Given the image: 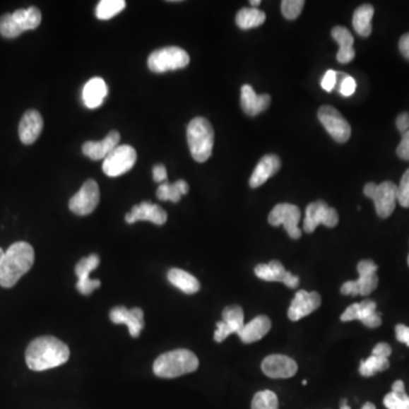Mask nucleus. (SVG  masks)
<instances>
[{
    "instance_id": "obj_24",
    "label": "nucleus",
    "mask_w": 409,
    "mask_h": 409,
    "mask_svg": "<svg viewBox=\"0 0 409 409\" xmlns=\"http://www.w3.org/2000/svg\"><path fill=\"white\" fill-rule=\"evenodd\" d=\"M170 283L186 295H194L201 289V283L195 276L180 268H172L167 273Z\"/></svg>"
},
{
    "instance_id": "obj_29",
    "label": "nucleus",
    "mask_w": 409,
    "mask_h": 409,
    "mask_svg": "<svg viewBox=\"0 0 409 409\" xmlns=\"http://www.w3.org/2000/svg\"><path fill=\"white\" fill-rule=\"evenodd\" d=\"M384 403L388 409H409V396L405 391L403 381H396L392 391L384 397Z\"/></svg>"
},
{
    "instance_id": "obj_32",
    "label": "nucleus",
    "mask_w": 409,
    "mask_h": 409,
    "mask_svg": "<svg viewBox=\"0 0 409 409\" xmlns=\"http://www.w3.org/2000/svg\"><path fill=\"white\" fill-rule=\"evenodd\" d=\"M126 6L124 0H102L96 8V16L99 20H111L122 12Z\"/></svg>"
},
{
    "instance_id": "obj_25",
    "label": "nucleus",
    "mask_w": 409,
    "mask_h": 409,
    "mask_svg": "<svg viewBox=\"0 0 409 409\" xmlns=\"http://www.w3.org/2000/svg\"><path fill=\"white\" fill-rule=\"evenodd\" d=\"M374 15V8L369 4H365L362 6L358 7L355 11L354 16H352V26H354L355 31L360 35V37H369L372 32V18Z\"/></svg>"
},
{
    "instance_id": "obj_47",
    "label": "nucleus",
    "mask_w": 409,
    "mask_h": 409,
    "mask_svg": "<svg viewBox=\"0 0 409 409\" xmlns=\"http://www.w3.org/2000/svg\"><path fill=\"white\" fill-rule=\"evenodd\" d=\"M153 177L156 182L165 183L167 180V172H166L165 166L162 164H157L153 169Z\"/></svg>"
},
{
    "instance_id": "obj_33",
    "label": "nucleus",
    "mask_w": 409,
    "mask_h": 409,
    "mask_svg": "<svg viewBox=\"0 0 409 409\" xmlns=\"http://www.w3.org/2000/svg\"><path fill=\"white\" fill-rule=\"evenodd\" d=\"M389 367L388 358L377 357L372 355L371 357L360 362V373L365 377H373L379 372L386 371Z\"/></svg>"
},
{
    "instance_id": "obj_58",
    "label": "nucleus",
    "mask_w": 409,
    "mask_h": 409,
    "mask_svg": "<svg viewBox=\"0 0 409 409\" xmlns=\"http://www.w3.org/2000/svg\"><path fill=\"white\" fill-rule=\"evenodd\" d=\"M408 265H409V256H408Z\"/></svg>"
},
{
    "instance_id": "obj_10",
    "label": "nucleus",
    "mask_w": 409,
    "mask_h": 409,
    "mask_svg": "<svg viewBox=\"0 0 409 409\" xmlns=\"http://www.w3.org/2000/svg\"><path fill=\"white\" fill-rule=\"evenodd\" d=\"M100 201V191H99L98 183L95 180H87L83 183L81 189L73 196L69 203L71 212L78 216H85L98 206Z\"/></svg>"
},
{
    "instance_id": "obj_48",
    "label": "nucleus",
    "mask_w": 409,
    "mask_h": 409,
    "mask_svg": "<svg viewBox=\"0 0 409 409\" xmlns=\"http://www.w3.org/2000/svg\"><path fill=\"white\" fill-rule=\"evenodd\" d=\"M341 293L345 296H358L360 292H358L356 281H347L343 283V287H341Z\"/></svg>"
},
{
    "instance_id": "obj_1",
    "label": "nucleus",
    "mask_w": 409,
    "mask_h": 409,
    "mask_svg": "<svg viewBox=\"0 0 409 409\" xmlns=\"http://www.w3.org/2000/svg\"><path fill=\"white\" fill-rule=\"evenodd\" d=\"M70 358V349L55 337L37 338L25 351L26 364L35 372L55 369L66 363Z\"/></svg>"
},
{
    "instance_id": "obj_41",
    "label": "nucleus",
    "mask_w": 409,
    "mask_h": 409,
    "mask_svg": "<svg viewBox=\"0 0 409 409\" xmlns=\"http://www.w3.org/2000/svg\"><path fill=\"white\" fill-rule=\"evenodd\" d=\"M216 331H215L214 339L216 343H222L224 340L229 337L230 334H233L232 328H230L227 323L218 322L216 324Z\"/></svg>"
},
{
    "instance_id": "obj_28",
    "label": "nucleus",
    "mask_w": 409,
    "mask_h": 409,
    "mask_svg": "<svg viewBox=\"0 0 409 409\" xmlns=\"http://www.w3.org/2000/svg\"><path fill=\"white\" fill-rule=\"evenodd\" d=\"M375 312H377V304L372 300H364L360 304L349 306L345 313L341 315V321L349 322V321L358 319L360 322H363L364 319L371 316L372 314H374Z\"/></svg>"
},
{
    "instance_id": "obj_3",
    "label": "nucleus",
    "mask_w": 409,
    "mask_h": 409,
    "mask_svg": "<svg viewBox=\"0 0 409 409\" xmlns=\"http://www.w3.org/2000/svg\"><path fill=\"white\" fill-rule=\"evenodd\" d=\"M199 360L192 351L177 349L160 355L155 360L154 373L162 379H174L192 373L198 369Z\"/></svg>"
},
{
    "instance_id": "obj_35",
    "label": "nucleus",
    "mask_w": 409,
    "mask_h": 409,
    "mask_svg": "<svg viewBox=\"0 0 409 409\" xmlns=\"http://www.w3.org/2000/svg\"><path fill=\"white\" fill-rule=\"evenodd\" d=\"M251 409H279L278 396L271 390L257 392L251 403Z\"/></svg>"
},
{
    "instance_id": "obj_5",
    "label": "nucleus",
    "mask_w": 409,
    "mask_h": 409,
    "mask_svg": "<svg viewBox=\"0 0 409 409\" xmlns=\"http://www.w3.org/2000/svg\"><path fill=\"white\" fill-rule=\"evenodd\" d=\"M190 57L188 52L179 47H165L151 52L148 57V67L151 72L165 73L180 70L188 66Z\"/></svg>"
},
{
    "instance_id": "obj_45",
    "label": "nucleus",
    "mask_w": 409,
    "mask_h": 409,
    "mask_svg": "<svg viewBox=\"0 0 409 409\" xmlns=\"http://www.w3.org/2000/svg\"><path fill=\"white\" fill-rule=\"evenodd\" d=\"M396 338L399 343H405L409 347V328L406 325L398 324L396 326Z\"/></svg>"
},
{
    "instance_id": "obj_2",
    "label": "nucleus",
    "mask_w": 409,
    "mask_h": 409,
    "mask_svg": "<svg viewBox=\"0 0 409 409\" xmlns=\"http://www.w3.org/2000/svg\"><path fill=\"white\" fill-rule=\"evenodd\" d=\"M35 263V250L25 241L13 244L4 251L0 261V285L3 288L14 287L22 276L31 270Z\"/></svg>"
},
{
    "instance_id": "obj_26",
    "label": "nucleus",
    "mask_w": 409,
    "mask_h": 409,
    "mask_svg": "<svg viewBox=\"0 0 409 409\" xmlns=\"http://www.w3.org/2000/svg\"><path fill=\"white\" fill-rule=\"evenodd\" d=\"M189 191V184L184 180H179L173 183H162L157 189V198L162 201H172L179 203L183 195H186Z\"/></svg>"
},
{
    "instance_id": "obj_18",
    "label": "nucleus",
    "mask_w": 409,
    "mask_h": 409,
    "mask_svg": "<svg viewBox=\"0 0 409 409\" xmlns=\"http://www.w3.org/2000/svg\"><path fill=\"white\" fill-rule=\"evenodd\" d=\"M119 139H121V136H119V132L111 131L100 141H87L82 147V151L90 160H105L114 149L119 147Z\"/></svg>"
},
{
    "instance_id": "obj_39",
    "label": "nucleus",
    "mask_w": 409,
    "mask_h": 409,
    "mask_svg": "<svg viewBox=\"0 0 409 409\" xmlns=\"http://www.w3.org/2000/svg\"><path fill=\"white\" fill-rule=\"evenodd\" d=\"M398 203L405 208H409V169L405 172L398 186Z\"/></svg>"
},
{
    "instance_id": "obj_40",
    "label": "nucleus",
    "mask_w": 409,
    "mask_h": 409,
    "mask_svg": "<svg viewBox=\"0 0 409 409\" xmlns=\"http://www.w3.org/2000/svg\"><path fill=\"white\" fill-rule=\"evenodd\" d=\"M356 88L357 83L355 81V78L350 76H345L340 82L339 91L343 97H350L354 95Z\"/></svg>"
},
{
    "instance_id": "obj_13",
    "label": "nucleus",
    "mask_w": 409,
    "mask_h": 409,
    "mask_svg": "<svg viewBox=\"0 0 409 409\" xmlns=\"http://www.w3.org/2000/svg\"><path fill=\"white\" fill-rule=\"evenodd\" d=\"M111 321L115 324H124L129 328V332L132 338H138L145 328V319L141 308L128 309L123 306H117L109 313Z\"/></svg>"
},
{
    "instance_id": "obj_31",
    "label": "nucleus",
    "mask_w": 409,
    "mask_h": 409,
    "mask_svg": "<svg viewBox=\"0 0 409 409\" xmlns=\"http://www.w3.org/2000/svg\"><path fill=\"white\" fill-rule=\"evenodd\" d=\"M268 266L271 270L270 282H282L291 289L298 287V276L293 275L292 273L285 271V266L279 261H271Z\"/></svg>"
},
{
    "instance_id": "obj_52",
    "label": "nucleus",
    "mask_w": 409,
    "mask_h": 409,
    "mask_svg": "<svg viewBox=\"0 0 409 409\" xmlns=\"http://www.w3.org/2000/svg\"><path fill=\"white\" fill-rule=\"evenodd\" d=\"M377 184H375V183L373 182H369L367 183V184H366L365 186H364V195L366 196V197H369V198H373V196H374L375 194V190H377Z\"/></svg>"
},
{
    "instance_id": "obj_30",
    "label": "nucleus",
    "mask_w": 409,
    "mask_h": 409,
    "mask_svg": "<svg viewBox=\"0 0 409 409\" xmlns=\"http://www.w3.org/2000/svg\"><path fill=\"white\" fill-rule=\"evenodd\" d=\"M13 18L18 22L20 29L23 31L28 30H35L40 25L41 12L37 7H29L26 9H18L16 12L13 13Z\"/></svg>"
},
{
    "instance_id": "obj_11",
    "label": "nucleus",
    "mask_w": 409,
    "mask_h": 409,
    "mask_svg": "<svg viewBox=\"0 0 409 409\" xmlns=\"http://www.w3.org/2000/svg\"><path fill=\"white\" fill-rule=\"evenodd\" d=\"M100 264V259L99 256L96 254L89 255L81 261H78L76 266V274L78 276V282H76V289L78 292L89 296L93 291L96 290L97 288L100 287V281L98 280H93L90 278V273L93 270H96L98 265Z\"/></svg>"
},
{
    "instance_id": "obj_19",
    "label": "nucleus",
    "mask_w": 409,
    "mask_h": 409,
    "mask_svg": "<svg viewBox=\"0 0 409 409\" xmlns=\"http://www.w3.org/2000/svg\"><path fill=\"white\" fill-rule=\"evenodd\" d=\"M281 169V160L276 155L268 154L261 157L259 164L256 165L253 174L250 177L249 186L251 188H259L264 184L271 177L276 174Z\"/></svg>"
},
{
    "instance_id": "obj_8",
    "label": "nucleus",
    "mask_w": 409,
    "mask_h": 409,
    "mask_svg": "<svg viewBox=\"0 0 409 409\" xmlns=\"http://www.w3.org/2000/svg\"><path fill=\"white\" fill-rule=\"evenodd\" d=\"M302 214L300 209L292 203H279L268 215V223L273 227L283 225L291 239H299L302 231L298 227Z\"/></svg>"
},
{
    "instance_id": "obj_42",
    "label": "nucleus",
    "mask_w": 409,
    "mask_h": 409,
    "mask_svg": "<svg viewBox=\"0 0 409 409\" xmlns=\"http://www.w3.org/2000/svg\"><path fill=\"white\" fill-rule=\"evenodd\" d=\"M336 85H337V72H334V71L332 70L328 71V72L325 73L324 76H323L321 85H322L325 91L332 93Z\"/></svg>"
},
{
    "instance_id": "obj_51",
    "label": "nucleus",
    "mask_w": 409,
    "mask_h": 409,
    "mask_svg": "<svg viewBox=\"0 0 409 409\" xmlns=\"http://www.w3.org/2000/svg\"><path fill=\"white\" fill-rule=\"evenodd\" d=\"M399 50L401 55L409 61V32L403 35L399 40Z\"/></svg>"
},
{
    "instance_id": "obj_9",
    "label": "nucleus",
    "mask_w": 409,
    "mask_h": 409,
    "mask_svg": "<svg viewBox=\"0 0 409 409\" xmlns=\"http://www.w3.org/2000/svg\"><path fill=\"white\" fill-rule=\"evenodd\" d=\"M339 223V215L337 211L328 206L323 201H314L306 208V218L304 220V230L307 233H313L319 224L325 227H337Z\"/></svg>"
},
{
    "instance_id": "obj_20",
    "label": "nucleus",
    "mask_w": 409,
    "mask_h": 409,
    "mask_svg": "<svg viewBox=\"0 0 409 409\" xmlns=\"http://www.w3.org/2000/svg\"><path fill=\"white\" fill-rule=\"evenodd\" d=\"M240 102L244 113L249 117H256L261 112L266 111L271 104V97L267 93L259 96L251 85H244L241 88Z\"/></svg>"
},
{
    "instance_id": "obj_43",
    "label": "nucleus",
    "mask_w": 409,
    "mask_h": 409,
    "mask_svg": "<svg viewBox=\"0 0 409 409\" xmlns=\"http://www.w3.org/2000/svg\"><path fill=\"white\" fill-rule=\"evenodd\" d=\"M401 141L397 147L398 157L401 160H409V130L403 132Z\"/></svg>"
},
{
    "instance_id": "obj_46",
    "label": "nucleus",
    "mask_w": 409,
    "mask_h": 409,
    "mask_svg": "<svg viewBox=\"0 0 409 409\" xmlns=\"http://www.w3.org/2000/svg\"><path fill=\"white\" fill-rule=\"evenodd\" d=\"M372 355L377 356V357L388 358L391 355V347L386 343H379V345H375Z\"/></svg>"
},
{
    "instance_id": "obj_27",
    "label": "nucleus",
    "mask_w": 409,
    "mask_h": 409,
    "mask_svg": "<svg viewBox=\"0 0 409 409\" xmlns=\"http://www.w3.org/2000/svg\"><path fill=\"white\" fill-rule=\"evenodd\" d=\"M266 20V15L259 8H242L235 16V23L241 30H249L261 26Z\"/></svg>"
},
{
    "instance_id": "obj_50",
    "label": "nucleus",
    "mask_w": 409,
    "mask_h": 409,
    "mask_svg": "<svg viewBox=\"0 0 409 409\" xmlns=\"http://www.w3.org/2000/svg\"><path fill=\"white\" fill-rule=\"evenodd\" d=\"M362 323H363L365 326H367V328H379V326L381 325V323H382V319H381L380 314L375 312L374 314H372L371 316L364 319L363 322Z\"/></svg>"
},
{
    "instance_id": "obj_49",
    "label": "nucleus",
    "mask_w": 409,
    "mask_h": 409,
    "mask_svg": "<svg viewBox=\"0 0 409 409\" xmlns=\"http://www.w3.org/2000/svg\"><path fill=\"white\" fill-rule=\"evenodd\" d=\"M396 125H397L398 130L401 131V134L406 132L409 130V113H401L399 117H397V121H396Z\"/></svg>"
},
{
    "instance_id": "obj_37",
    "label": "nucleus",
    "mask_w": 409,
    "mask_h": 409,
    "mask_svg": "<svg viewBox=\"0 0 409 409\" xmlns=\"http://www.w3.org/2000/svg\"><path fill=\"white\" fill-rule=\"evenodd\" d=\"M304 5V0H283L281 3L282 14L287 20H296L302 13Z\"/></svg>"
},
{
    "instance_id": "obj_53",
    "label": "nucleus",
    "mask_w": 409,
    "mask_h": 409,
    "mask_svg": "<svg viewBox=\"0 0 409 409\" xmlns=\"http://www.w3.org/2000/svg\"><path fill=\"white\" fill-rule=\"evenodd\" d=\"M261 0H251V1H250V5H251V6L254 7V8H256V7L259 6V5H261Z\"/></svg>"
},
{
    "instance_id": "obj_21",
    "label": "nucleus",
    "mask_w": 409,
    "mask_h": 409,
    "mask_svg": "<svg viewBox=\"0 0 409 409\" xmlns=\"http://www.w3.org/2000/svg\"><path fill=\"white\" fill-rule=\"evenodd\" d=\"M108 88L102 78H93L88 81L82 90V100L85 107L95 109L102 106L105 98L107 97Z\"/></svg>"
},
{
    "instance_id": "obj_34",
    "label": "nucleus",
    "mask_w": 409,
    "mask_h": 409,
    "mask_svg": "<svg viewBox=\"0 0 409 409\" xmlns=\"http://www.w3.org/2000/svg\"><path fill=\"white\" fill-rule=\"evenodd\" d=\"M223 322L227 323L232 328L233 333L238 334L244 325V311L240 306H229L222 314Z\"/></svg>"
},
{
    "instance_id": "obj_55",
    "label": "nucleus",
    "mask_w": 409,
    "mask_h": 409,
    "mask_svg": "<svg viewBox=\"0 0 409 409\" xmlns=\"http://www.w3.org/2000/svg\"><path fill=\"white\" fill-rule=\"evenodd\" d=\"M340 409H351L350 407L347 405V401H345V399L341 403V408Z\"/></svg>"
},
{
    "instance_id": "obj_44",
    "label": "nucleus",
    "mask_w": 409,
    "mask_h": 409,
    "mask_svg": "<svg viewBox=\"0 0 409 409\" xmlns=\"http://www.w3.org/2000/svg\"><path fill=\"white\" fill-rule=\"evenodd\" d=\"M357 271L360 275H373L377 274V265L374 261L366 259L358 263Z\"/></svg>"
},
{
    "instance_id": "obj_6",
    "label": "nucleus",
    "mask_w": 409,
    "mask_h": 409,
    "mask_svg": "<svg viewBox=\"0 0 409 409\" xmlns=\"http://www.w3.org/2000/svg\"><path fill=\"white\" fill-rule=\"evenodd\" d=\"M317 117L325 130L337 143H345L348 141L351 136L350 124L338 109L324 105L317 112Z\"/></svg>"
},
{
    "instance_id": "obj_4",
    "label": "nucleus",
    "mask_w": 409,
    "mask_h": 409,
    "mask_svg": "<svg viewBox=\"0 0 409 409\" xmlns=\"http://www.w3.org/2000/svg\"><path fill=\"white\" fill-rule=\"evenodd\" d=\"M186 138L189 149L196 162H203L209 160L214 147V129L208 119L195 117L190 121Z\"/></svg>"
},
{
    "instance_id": "obj_7",
    "label": "nucleus",
    "mask_w": 409,
    "mask_h": 409,
    "mask_svg": "<svg viewBox=\"0 0 409 409\" xmlns=\"http://www.w3.org/2000/svg\"><path fill=\"white\" fill-rule=\"evenodd\" d=\"M136 162V151L129 145L119 146L102 162V171L109 177H117L130 171Z\"/></svg>"
},
{
    "instance_id": "obj_56",
    "label": "nucleus",
    "mask_w": 409,
    "mask_h": 409,
    "mask_svg": "<svg viewBox=\"0 0 409 409\" xmlns=\"http://www.w3.org/2000/svg\"><path fill=\"white\" fill-rule=\"evenodd\" d=\"M3 255H4V250L1 249V248H0V261H1V259H3Z\"/></svg>"
},
{
    "instance_id": "obj_57",
    "label": "nucleus",
    "mask_w": 409,
    "mask_h": 409,
    "mask_svg": "<svg viewBox=\"0 0 409 409\" xmlns=\"http://www.w3.org/2000/svg\"><path fill=\"white\" fill-rule=\"evenodd\" d=\"M302 384H304V386H306V384H307V381L306 380L302 381Z\"/></svg>"
},
{
    "instance_id": "obj_54",
    "label": "nucleus",
    "mask_w": 409,
    "mask_h": 409,
    "mask_svg": "<svg viewBox=\"0 0 409 409\" xmlns=\"http://www.w3.org/2000/svg\"><path fill=\"white\" fill-rule=\"evenodd\" d=\"M362 409H377V408H375V406L374 405H373V403H366L365 405H364V406L362 407Z\"/></svg>"
},
{
    "instance_id": "obj_16",
    "label": "nucleus",
    "mask_w": 409,
    "mask_h": 409,
    "mask_svg": "<svg viewBox=\"0 0 409 409\" xmlns=\"http://www.w3.org/2000/svg\"><path fill=\"white\" fill-rule=\"evenodd\" d=\"M125 221L129 224H134L138 221H149L156 225H164L167 221V214L156 203L143 201L132 207L131 212L125 215Z\"/></svg>"
},
{
    "instance_id": "obj_36",
    "label": "nucleus",
    "mask_w": 409,
    "mask_h": 409,
    "mask_svg": "<svg viewBox=\"0 0 409 409\" xmlns=\"http://www.w3.org/2000/svg\"><path fill=\"white\" fill-rule=\"evenodd\" d=\"M23 32V30L20 29L18 22L13 18V14H4L0 18V35H3L4 38H16Z\"/></svg>"
},
{
    "instance_id": "obj_23",
    "label": "nucleus",
    "mask_w": 409,
    "mask_h": 409,
    "mask_svg": "<svg viewBox=\"0 0 409 409\" xmlns=\"http://www.w3.org/2000/svg\"><path fill=\"white\" fill-rule=\"evenodd\" d=\"M332 38L337 41L340 46L338 52L337 59L341 64H348L356 56L352 45H354V37L349 32L348 29L343 26H336L332 29Z\"/></svg>"
},
{
    "instance_id": "obj_22",
    "label": "nucleus",
    "mask_w": 409,
    "mask_h": 409,
    "mask_svg": "<svg viewBox=\"0 0 409 409\" xmlns=\"http://www.w3.org/2000/svg\"><path fill=\"white\" fill-rule=\"evenodd\" d=\"M271 328H272L271 319L264 315H261L251 319L247 324H244L238 332V336L242 343H255L261 338H264L270 332Z\"/></svg>"
},
{
    "instance_id": "obj_14",
    "label": "nucleus",
    "mask_w": 409,
    "mask_h": 409,
    "mask_svg": "<svg viewBox=\"0 0 409 409\" xmlns=\"http://www.w3.org/2000/svg\"><path fill=\"white\" fill-rule=\"evenodd\" d=\"M372 201H374L375 211L380 218H389L398 201V186L390 181L381 183L377 186Z\"/></svg>"
},
{
    "instance_id": "obj_17",
    "label": "nucleus",
    "mask_w": 409,
    "mask_h": 409,
    "mask_svg": "<svg viewBox=\"0 0 409 409\" xmlns=\"http://www.w3.org/2000/svg\"><path fill=\"white\" fill-rule=\"evenodd\" d=\"M44 129V119L35 109L24 113L18 126V136L24 145H32L37 141Z\"/></svg>"
},
{
    "instance_id": "obj_12",
    "label": "nucleus",
    "mask_w": 409,
    "mask_h": 409,
    "mask_svg": "<svg viewBox=\"0 0 409 409\" xmlns=\"http://www.w3.org/2000/svg\"><path fill=\"white\" fill-rule=\"evenodd\" d=\"M261 371L271 379H289L296 374L298 365L285 355H271L263 360Z\"/></svg>"
},
{
    "instance_id": "obj_15",
    "label": "nucleus",
    "mask_w": 409,
    "mask_h": 409,
    "mask_svg": "<svg viewBox=\"0 0 409 409\" xmlns=\"http://www.w3.org/2000/svg\"><path fill=\"white\" fill-rule=\"evenodd\" d=\"M319 306H321V296L319 293L315 291L308 292V291L300 290L296 293L295 299L291 302V306L288 311V316L291 321L296 322L316 311Z\"/></svg>"
},
{
    "instance_id": "obj_38",
    "label": "nucleus",
    "mask_w": 409,
    "mask_h": 409,
    "mask_svg": "<svg viewBox=\"0 0 409 409\" xmlns=\"http://www.w3.org/2000/svg\"><path fill=\"white\" fill-rule=\"evenodd\" d=\"M356 285H357L360 295L369 296L377 289V285H379V278H377V274H373V275H360L357 281H356Z\"/></svg>"
}]
</instances>
